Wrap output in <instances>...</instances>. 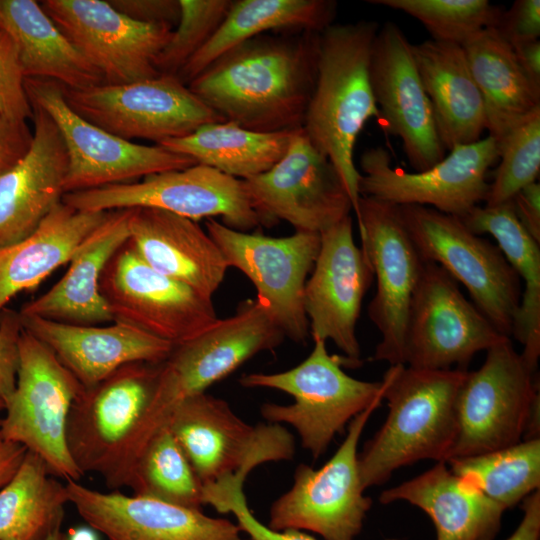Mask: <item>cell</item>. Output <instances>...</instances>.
<instances>
[{"label":"cell","mask_w":540,"mask_h":540,"mask_svg":"<svg viewBox=\"0 0 540 540\" xmlns=\"http://www.w3.org/2000/svg\"><path fill=\"white\" fill-rule=\"evenodd\" d=\"M320 33L261 34L229 49L187 85L225 121L257 132L303 127Z\"/></svg>","instance_id":"obj_1"},{"label":"cell","mask_w":540,"mask_h":540,"mask_svg":"<svg viewBox=\"0 0 540 540\" xmlns=\"http://www.w3.org/2000/svg\"><path fill=\"white\" fill-rule=\"evenodd\" d=\"M379 24H332L320 33L317 76L303 130L336 168L358 214L360 172L354 148L364 125L380 116L370 81V57Z\"/></svg>","instance_id":"obj_2"},{"label":"cell","mask_w":540,"mask_h":540,"mask_svg":"<svg viewBox=\"0 0 540 540\" xmlns=\"http://www.w3.org/2000/svg\"><path fill=\"white\" fill-rule=\"evenodd\" d=\"M5 410V403L2 399H0V412Z\"/></svg>","instance_id":"obj_54"},{"label":"cell","mask_w":540,"mask_h":540,"mask_svg":"<svg viewBox=\"0 0 540 540\" xmlns=\"http://www.w3.org/2000/svg\"><path fill=\"white\" fill-rule=\"evenodd\" d=\"M360 247L376 276L368 316L381 339L372 357L404 364L405 334L411 302L425 260L409 236L396 205L360 196L356 215Z\"/></svg>","instance_id":"obj_18"},{"label":"cell","mask_w":540,"mask_h":540,"mask_svg":"<svg viewBox=\"0 0 540 540\" xmlns=\"http://www.w3.org/2000/svg\"><path fill=\"white\" fill-rule=\"evenodd\" d=\"M2 29L17 48L25 78L56 81L70 89L104 83L93 66L33 0H0Z\"/></svg>","instance_id":"obj_32"},{"label":"cell","mask_w":540,"mask_h":540,"mask_svg":"<svg viewBox=\"0 0 540 540\" xmlns=\"http://www.w3.org/2000/svg\"><path fill=\"white\" fill-rule=\"evenodd\" d=\"M24 79L15 43L0 29V115L21 121L32 118Z\"/></svg>","instance_id":"obj_43"},{"label":"cell","mask_w":540,"mask_h":540,"mask_svg":"<svg viewBox=\"0 0 540 540\" xmlns=\"http://www.w3.org/2000/svg\"><path fill=\"white\" fill-rule=\"evenodd\" d=\"M62 90L75 113L128 141L147 139L160 144L225 121L175 75L84 89L62 86Z\"/></svg>","instance_id":"obj_13"},{"label":"cell","mask_w":540,"mask_h":540,"mask_svg":"<svg viewBox=\"0 0 540 540\" xmlns=\"http://www.w3.org/2000/svg\"><path fill=\"white\" fill-rule=\"evenodd\" d=\"M285 335L255 299L234 315L218 319L192 339L176 345L159 365L152 404L172 412L184 398L206 392L260 352L273 350Z\"/></svg>","instance_id":"obj_19"},{"label":"cell","mask_w":540,"mask_h":540,"mask_svg":"<svg viewBox=\"0 0 540 540\" xmlns=\"http://www.w3.org/2000/svg\"><path fill=\"white\" fill-rule=\"evenodd\" d=\"M304 289V310L312 339L332 341L352 366L361 364L356 336L363 298L374 274L356 245L351 216L320 233V249Z\"/></svg>","instance_id":"obj_22"},{"label":"cell","mask_w":540,"mask_h":540,"mask_svg":"<svg viewBox=\"0 0 540 540\" xmlns=\"http://www.w3.org/2000/svg\"><path fill=\"white\" fill-rule=\"evenodd\" d=\"M82 388L55 354L22 328L16 384L5 403L0 432L38 455L53 476L65 481L84 476L67 444L69 414Z\"/></svg>","instance_id":"obj_8"},{"label":"cell","mask_w":540,"mask_h":540,"mask_svg":"<svg viewBox=\"0 0 540 540\" xmlns=\"http://www.w3.org/2000/svg\"><path fill=\"white\" fill-rule=\"evenodd\" d=\"M160 364H128L100 383L82 388L69 414L67 444L83 475H100L112 490L127 487L133 446Z\"/></svg>","instance_id":"obj_6"},{"label":"cell","mask_w":540,"mask_h":540,"mask_svg":"<svg viewBox=\"0 0 540 540\" xmlns=\"http://www.w3.org/2000/svg\"><path fill=\"white\" fill-rule=\"evenodd\" d=\"M69 504L109 540H242L238 525L157 499L65 483Z\"/></svg>","instance_id":"obj_24"},{"label":"cell","mask_w":540,"mask_h":540,"mask_svg":"<svg viewBox=\"0 0 540 540\" xmlns=\"http://www.w3.org/2000/svg\"><path fill=\"white\" fill-rule=\"evenodd\" d=\"M125 16L142 23L173 24L180 17L179 0H107Z\"/></svg>","instance_id":"obj_47"},{"label":"cell","mask_w":540,"mask_h":540,"mask_svg":"<svg viewBox=\"0 0 540 540\" xmlns=\"http://www.w3.org/2000/svg\"><path fill=\"white\" fill-rule=\"evenodd\" d=\"M511 203L520 224L540 243V183L536 181L522 188Z\"/></svg>","instance_id":"obj_49"},{"label":"cell","mask_w":540,"mask_h":540,"mask_svg":"<svg viewBox=\"0 0 540 540\" xmlns=\"http://www.w3.org/2000/svg\"><path fill=\"white\" fill-rule=\"evenodd\" d=\"M65 484L27 450L12 478L0 488V540H46L61 529Z\"/></svg>","instance_id":"obj_37"},{"label":"cell","mask_w":540,"mask_h":540,"mask_svg":"<svg viewBox=\"0 0 540 540\" xmlns=\"http://www.w3.org/2000/svg\"><path fill=\"white\" fill-rule=\"evenodd\" d=\"M30 105L43 109L57 126L68 156L64 192L131 183L196 162L156 144H137L90 123L67 104L62 86L43 78H25Z\"/></svg>","instance_id":"obj_10"},{"label":"cell","mask_w":540,"mask_h":540,"mask_svg":"<svg viewBox=\"0 0 540 540\" xmlns=\"http://www.w3.org/2000/svg\"><path fill=\"white\" fill-rule=\"evenodd\" d=\"M523 517L507 540H539L540 538V492L534 491L523 500Z\"/></svg>","instance_id":"obj_50"},{"label":"cell","mask_w":540,"mask_h":540,"mask_svg":"<svg viewBox=\"0 0 540 540\" xmlns=\"http://www.w3.org/2000/svg\"><path fill=\"white\" fill-rule=\"evenodd\" d=\"M219 513H232L241 532L248 534L251 540H317L303 531H274L262 524L248 507L243 488L239 487L225 495L218 506Z\"/></svg>","instance_id":"obj_44"},{"label":"cell","mask_w":540,"mask_h":540,"mask_svg":"<svg viewBox=\"0 0 540 540\" xmlns=\"http://www.w3.org/2000/svg\"><path fill=\"white\" fill-rule=\"evenodd\" d=\"M446 463L456 475L508 509L539 490L540 438Z\"/></svg>","instance_id":"obj_38"},{"label":"cell","mask_w":540,"mask_h":540,"mask_svg":"<svg viewBox=\"0 0 540 540\" xmlns=\"http://www.w3.org/2000/svg\"><path fill=\"white\" fill-rule=\"evenodd\" d=\"M100 293L113 322L128 324L174 346L219 319L212 298L151 268L129 241L104 269Z\"/></svg>","instance_id":"obj_17"},{"label":"cell","mask_w":540,"mask_h":540,"mask_svg":"<svg viewBox=\"0 0 540 540\" xmlns=\"http://www.w3.org/2000/svg\"><path fill=\"white\" fill-rule=\"evenodd\" d=\"M131 208L108 211L80 243L69 268L49 290L23 305L19 314L76 325L113 322L100 293V280L111 258L129 241Z\"/></svg>","instance_id":"obj_28"},{"label":"cell","mask_w":540,"mask_h":540,"mask_svg":"<svg viewBox=\"0 0 540 540\" xmlns=\"http://www.w3.org/2000/svg\"><path fill=\"white\" fill-rule=\"evenodd\" d=\"M510 44L539 39L540 0H516L495 27Z\"/></svg>","instance_id":"obj_46"},{"label":"cell","mask_w":540,"mask_h":540,"mask_svg":"<svg viewBox=\"0 0 540 540\" xmlns=\"http://www.w3.org/2000/svg\"><path fill=\"white\" fill-rule=\"evenodd\" d=\"M32 137L26 121L0 115V176L26 154Z\"/></svg>","instance_id":"obj_48"},{"label":"cell","mask_w":540,"mask_h":540,"mask_svg":"<svg viewBox=\"0 0 540 540\" xmlns=\"http://www.w3.org/2000/svg\"><path fill=\"white\" fill-rule=\"evenodd\" d=\"M19 313L4 309L0 315V399L7 402L14 391L18 368Z\"/></svg>","instance_id":"obj_45"},{"label":"cell","mask_w":540,"mask_h":540,"mask_svg":"<svg viewBox=\"0 0 540 540\" xmlns=\"http://www.w3.org/2000/svg\"><path fill=\"white\" fill-rule=\"evenodd\" d=\"M46 540H71V538L59 529L53 532Z\"/></svg>","instance_id":"obj_53"},{"label":"cell","mask_w":540,"mask_h":540,"mask_svg":"<svg viewBox=\"0 0 540 540\" xmlns=\"http://www.w3.org/2000/svg\"><path fill=\"white\" fill-rule=\"evenodd\" d=\"M336 10L337 3L331 0L233 1L217 31L177 77L187 85L229 49L269 31L322 33L334 24Z\"/></svg>","instance_id":"obj_34"},{"label":"cell","mask_w":540,"mask_h":540,"mask_svg":"<svg viewBox=\"0 0 540 540\" xmlns=\"http://www.w3.org/2000/svg\"><path fill=\"white\" fill-rule=\"evenodd\" d=\"M127 487L134 495L202 510L203 485L179 443L165 426L145 445Z\"/></svg>","instance_id":"obj_39"},{"label":"cell","mask_w":540,"mask_h":540,"mask_svg":"<svg viewBox=\"0 0 540 540\" xmlns=\"http://www.w3.org/2000/svg\"><path fill=\"white\" fill-rule=\"evenodd\" d=\"M461 46L484 101L488 135L498 142L540 109V86L526 76L495 27L479 31Z\"/></svg>","instance_id":"obj_33"},{"label":"cell","mask_w":540,"mask_h":540,"mask_svg":"<svg viewBox=\"0 0 540 540\" xmlns=\"http://www.w3.org/2000/svg\"><path fill=\"white\" fill-rule=\"evenodd\" d=\"M129 243L157 272L213 298L229 268L220 249L196 221L146 207L131 208Z\"/></svg>","instance_id":"obj_27"},{"label":"cell","mask_w":540,"mask_h":540,"mask_svg":"<svg viewBox=\"0 0 540 540\" xmlns=\"http://www.w3.org/2000/svg\"><path fill=\"white\" fill-rule=\"evenodd\" d=\"M499 165L489 183L485 205L510 202L540 172V109L535 110L497 142Z\"/></svg>","instance_id":"obj_41"},{"label":"cell","mask_w":540,"mask_h":540,"mask_svg":"<svg viewBox=\"0 0 540 540\" xmlns=\"http://www.w3.org/2000/svg\"><path fill=\"white\" fill-rule=\"evenodd\" d=\"M205 227L228 267L237 268L252 282L256 300L285 337L304 343L309 335L304 289L319 253L320 234L295 231L272 237L238 231L214 218L206 219Z\"/></svg>","instance_id":"obj_14"},{"label":"cell","mask_w":540,"mask_h":540,"mask_svg":"<svg viewBox=\"0 0 540 540\" xmlns=\"http://www.w3.org/2000/svg\"><path fill=\"white\" fill-rule=\"evenodd\" d=\"M167 426L203 487L244 484L258 465L291 460L295 454L294 438L284 426L249 425L225 400L206 392L181 400Z\"/></svg>","instance_id":"obj_7"},{"label":"cell","mask_w":540,"mask_h":540,"mask_svg":"<svg viewBox=\"0 0 540 540\" xmlns=\"http://www.w3.org/2000/svg\"><path fill=\"white\" fill-rule=\"evenodd\" d=\"M498 156L497 142L488 135L455 146L431 168L411 173L393 167L384 147H372L360 159L359 194L396 206H426L462 218L485 201L487 173Z\"/></svg>","instance_id":"obj_15"},{"label":"cell","mask_w":540,"mask_h":540,"mask_svg":"<svg viewBox=\"0 0 540 540\" xmlns=\"http://www.w3.org/2000/svg\"><path fill=\"white\" fill-rule=\"evenodd\" d=\"M313 341L311 353L297 366L277 373L245 374L239 382L245 388L291 395V404H263L261 415L269 423L293 427L302 447L317 459L355 416L383 398L384 385L349 376L342 369L343 364L352 366L349 360L330 354L325 341Z\"/></svg>","instance_id":"obj_4"},{"label":"cell","mask_w":540,"mask_h":540,"mask_svg":"<svg viewBox=\"0 0 540 540\" xmlns=\"http://www.w3.org/2000/svg\"><path fill=\"white\" fill-rule=\"evenodd\" d=\"M417 69L446 150L476 142L487 131L485 105L459 44H413Z\"/></svg>","instance_id":"obj_30"},{"label":"cell","mask_w":540,"mask_h":540,"mask_svg":"<svg viewBox=\"0 0 540 540\" xmlns=\"http://www.w3.org/2000/svg\"><path fill=\"white\" fill-rule=\"evenodd\" d=\"M379 500L406 501L423 510L435 525L437 540H494L506 510L456 475L445 461L383 491Z\"/></svg>","instance_id":"obj_29"},{"label":"cell","mask_w":540,"mask_h":540,"mask_svg":"<svg viewBox=\"0 0 540 540\" xmlns=\"http://www.w3.org/2000/svg\"><path fill=\"white\" fill-rule=\"evenodd\" d=\"M244 182L266 227L283 220L296 231L320 234L352 211L336 168L303 128L296 131L288 150L272 168Z\"/></svg>","instance_id":"obj_20"},{"label":"cell","mask_w":540,"mask_h":540,"mask_svg":"<svg viewBox=\"0 0 540 540\" xmlns=\"http://www.w3.org/2000/svg\"><path fill=\"white\" fill-rule=\"evenodd\" d=\"M26 452L24 446L5 439L0 432V488L15 474Z\"/></svg>","instance_id":"obj_52"},{"label":"cell","mask_w":540,"mask_h":540,"mask_svg":"<svg viewBox=\"0 0 540 540\" xmlns=\"http://www.w3.org/2000/svg\"><path fill=\"white\" fill-rule=\"evenodd\" d=\"M417 19L432 40L462 45L479 31L496 27L502 10L488 0H369Z\"/></svg>","instance_id":"obj_40"},{"label":"cell","mask_w":540,"mask_h":540,"mask_svg":"<svg viewBox=\"0 0 540 540\" xmlns=\"http://www.w3.org/2000/svg\"><path fill=\"white\" fill-rule=\"evenodd\" d=\"M20 316L22 327L43 342L84 388L132 363L160 364L174 345L121 322L76 325Z\"/></svg>","instance_id":"obj_26"},{"label":"cell","mask_w":540,"mask_h":540,"mask_svg":"<svg viewBox=\"0 0 540 540\" xmlns=\"http://www.w3.org/2000/svg\"><path fill=\"white\" fill-rule=\"evenodd\" d=\"M60 31L95 66L107 84L155 77L158 55L173 26L135 21L102 0L39 2Z\"/></svg>","instance_id":"obj_21"},{"label":"cell","mask_w":540,"mask_h":540,"mask_svg":"<svg viewBox=\"0 0 540 540\" xmlns=\"http://www.w3.org/2000/svg\"><path fill=\"white\" fill-rule=\"evenodd\" d=\"M370 81L380 115L399 137L414 172L427 170L446 153L410 43L393 22L379 27L370 57Z\"/></svg>","instance_id":"obj_23"},{"label":"cell","mask_w":540,"mask_h":540,"mask_svg":"<svg viewBox=\"0 0 540 540\" xmlns=\"http://www.w3.org/2000/svg\"><path fill=\"white\" fill-rule=\"evenodd\" d=\"M467 370L390 365L381 380L388 415L358 453L364 491L385 483L403 466L447 461L457 433L456 399Z\"/></svg>","instance_id":"obj_3"},{"label":"cell","mask_w":540,"mask_h":540,"mask_svg":"<svg viewBox=\"0 0 540 540\" xmlns=\"http://www.w3.org/2000/svg\"><path fill=\"white\" fill-rule=\"evenodd\" d=\"M473 233L489 234L524 282L511 336L524 346L521 353L536 372L540 355V243L518 221L511 201L472 208L459 218Z\"/></svg>","instance_id":"obj_35"},{"label":"cell","mask_w":540,"mask_h":540,"mask_svg":"<svg viewBox=\"0 0 540 540\" xmlns=\"http://www.w3.org/2000/svg\"><path fill=\"white\" fill-rule=\"evenodd\" d=\"M535 373L510 338L489 348L482 366L467 371L459 389L457 433L448 460L506 448L521 438H539Z\"/></svg>","instance_id":"obj_5"},{"label":"cell","mask_w":540,"mask_h":540,"mask_svg":"<svg viewBox=\"0 0 540 540\" xmlns=\"http://www.w3.org/2000/svg\"><path fill=\"white\" fill-rule=\"evenodd\" d=\"M62 202L91 212L155 208L196 222L221 217L224 225L244 232L265 226L252 205L244 180L202 164L149 175L131 183L65 193Z\"/></svg>","instance_id":"obj_12"},{"label":"cell","mask_w":540,"mask_h":540,"mask_svg":"<svg viewBox=\"0 0 540 540\" xmlns=\"http://www.w3.org/2000/svg\"><path fill=\"white\" fill-rule=\"evenodd\" d=\"M106 213L77 210L61 201L30 235L0 248V315L11 298L69 262Z\"/></svg>","instance_id":"obj_31"},{"label":"cell","mask_w":540,"mask_h":540,"mask_svg":"<svg viewBox=\"0 0 540 540\" xmlns=\"http://www.w3.org/2000/svg\"><path fill=\"white\" fill-rule=\"evenodd\" d=\"M462 294L438 264L426 261L408 315L404 364L467 370L473 356L508 339Z\"/></svg>","instance_id":"obj_16"},{"label":"cell","mask_w":540,"mask_h":540,"mask_svg":"<svg viewBox=\"0 0 540 540\" xmlns=\"http://www.w3.org/2000/svg\"><path fill=\"white\" fill-rule=\"evenodd\" d=\"M397 208L423 259L462 283L473 304L510 338L522 290L519 276L499 247L470 231L457 217L426 206Z\"/></svg>","instance_id":"obj_9"},{"label":"cell","mask_w":540,"mask_h":540,"mask_svg":"<svg viewBox=\"0 0 540 540\" xmlns=\"http://www.w3.org/2000/svg\"><path fill=\"white\" fill-rule=\"evenodd\" d=\"M0 29H2V22H1V18H0Z\"/></svg>","instance_id":"obj_55"},{"label":"cell","mask_w":540,"mask_h":540,"mask_svg":"<svg viewBox=\"0 0 540 540\" xmlns=\"http://www.w3.org/2000/svg\"><path fill=\"white\" fill-rule=\"evenodd\" d=\"M34 131L26 154L0 176V248L30 235L62 201L68 156L51 117L31 105Z\"/></svg>","instance_id":"obj_25"},{"label":"cell","mask_w":540,"mask_h":540,"mask_svg":"<svg viewBox=\"0 0 540 540\" xmlns=\"http://www.w3.org/2000/svg\"><path fill=\"white\" fill-rule=\"evenodd\" d=\"M233 1L179 0L177 28L156 60L159 74L177 76L183 66L214 35Z\"/></svg>","instance_id":"obj_42"},{"label":"cell","mask_w":540,"mask_h":540,"mask_svg":"<svg viewBox=\"0 0 540 540\" xmlns=\"http://www.w3.org/2000/svg\"><path fill=\"white\" fill-rule=\"evenodd\" d=\"M382 400L377 399L350 421L343 442L321 468L297 466L292 486L270 507L268 528L309 531L324 540H355L372 504L360 481L358 444Z\"/></svg>","instance_id":"obj_11"},{"label":"cell","mask_w":540,"mask_h":540,"mask_svg":"<svg viewBox=\"0 0 540 540\" xmlns=\"http://www.w3.org/2000/svg\"><path fill=\"white\" fill-rule=\"evenodd\" d=\"M297 130L257 132L223 121L203 125L187 136L159 145L196 164L248 180L268 171L284 156Z\"/></svg>","instance_id":"obj_36"},{"label":"cell","mask_w":540,"mask_h":540,"mask_svg":"<svg viewBox=\"0 0 540 540\" xmlns=\"http://www.w3.org/2000/svg\"><path fill=\"white\" fill-rule=\"evenodd\" d=\"M510 45L526 76L540 86V40H527Z\"/></svg>","instance_id":"obj_51"}]
</instances>
